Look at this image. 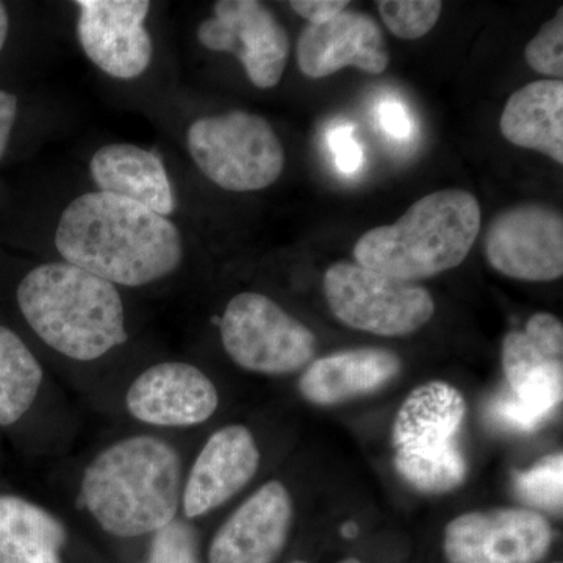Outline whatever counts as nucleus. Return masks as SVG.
I'll use <instances>...</instances> for the list:
<instances>
[{
    "instance_id": "1",
    "label": "nucleus",
    "mask_w": 563,
    "mask_h": 563,
    "mask_svg": "<svg viewBox=\"0 0 563 563\" xmlns=\"http://www.w3.org/2000/svg\"><path fill=\"white\" fill-rule=\"evenodd\" d=\"M55 247L63 262L114 287L154 284L184 262V240L169 218L102 191L85 192L63 210Z\"/></svg>"
},
{
    "instance_id": "2",
    "label": "nucleus",
    "mask_w": 563,
    "mask_h": 563,
    "mask_svg": "<svg viewBox=\"0 0 563 563\" xmlns=\"http://www.w3.org/2000/svg\"><path fill=\"white\" fill-rule=\"evenodd\" d=\"M80 498L111 536L132 539L158 532L179 512L180 455L158 437L122 439L87 466Z\"/></svg>"
},
{
    "instance_id": "3",
    "label": "nucleus",
    "mask_w": 563,
    "mask_h": 563,
    "mask_svg": "<svg viewBox=\"0 0 563 563\" xmlns=\"http://www.w3.org/2000/svg\"><path fill=\"white\" fill-rule=\"evenodd\" d=\"M16 298L33 332L73 361H96L128 342L118 288L70 263L36 266L21 280Z\"/></svg>"
},
{
    "instance_id": "4",
    "label": "nucleus",
    "mask_w": 563,
    "mask_h": 563,
    "mask_svg": "<svg viewBox=\"0 0 563 563\" xmlns=\"http://www.w3.org/2000/svg\"><path fill=\"white\" fill-rule=\"evenodd\" d=\"M481 221L472 192H431L395 224L363 233L354 246L355 262L393 279H429L462 265L479 236Z\"/></svg>"
},
{
    "instance_id": "5",
    "label": "nucleus",
    "mask_w": 563,
    "mask_h": 563,
    "mask_svg": "<svg viewBox=\"0 0 563 563\" xmlns=\"http://www.w3.org/2000/svg\"><path fill=\"white\" fill-rule=\"evenodd\" d=\"M187 146L203 176L222 190H263L284 172L279 136L265 118L247 111L232 110L192 122Z\"/></svg>"
},
{
    "instance_id": "6",
    "label": "nucleus",
    "mask_w": 563,
    "mask_h": 563,
    "mask_svg": "<svg viewBox=\"0 0 563 563\" xmlns=\"http://www.w3.org/2000/svg\"><path fill=\"white\" fill-rule=\"evenodd\" d=\"M220 331L224 351L240 368L266 376L301 372L318 351L314 333L262 292L233 296Z\"/></svg>"
},
{
    "instance_id": "7",
    "label": "nucleus",
    "mask_w": 563,
    "mask_h": 563,
    "mask_svg": "<svg viewBox=\"0 0 563 563\" xmlns=\"http://www.w3.org/2000/svg\"><path fill=\"white\" fill-rule=\"evenodd\" d=\"M324 295L336 320L373 335H410L435 313V302L426 288L357 263L332 265L324 274Z\"/></svg>"
},
{
    "instance_id": "8",
    "label": "nucleus",
    "mask_w": 563,
    "mask_h": 563,
    "mask_svg": "<svg viewBox=\"0 0 563 563\" xmlns=\"http://www.w3.org/2000/svg\"><path fill=\"white\" fill-rule=\"evenodd\" d=\"M206 49L235 55L261 90L277 87L290 55V38L268 7L257 0H220L198 27Z\"/></svg>"
},
{
    "instance_id": "9",
    "label": "nucleus",
    "mask_w": 563,
    "mask_h": 563,
    "mask_svg": "<svg viewBox=\"0 0 563 563\" xmlns=\"http://www.w3.org/2000/svg\"><path fill=\"white\" fill-rule=\"evenodd\" d=\"M553 537L537 510L499 507L454 518L444 529L443 548L450 563H537Z\"/></svg>"
},
{
    "instance_id": "10",
    "label": "nucleus",
    "mask_w": 563,
    "mask_h": 563,
    "mask_svg": "<svg viewBox=\"0 0 563 563\" xmlns=\"http://www.w3.org/2000/svg\"><path fill=\"white\" fill-rule=\"evenodd\" d=\"M485 255L510 279L551 282L563 274L562 214L539 203L503 210L485 235Z\"/></svg>"
},
{
    "instance_id": "11",
    "label": "nucleus",
    "mask_w": 563,
    "mask_h": 563,
    "mask_svg": "<svg viewBox=\"0 0 563 563\" xmlns=\"http://www.w3.org/2000/svg\"><path fill=\"white\" fill-rule=\"evenodd\" d=\"M77 36L92 65L113 79L132 80L146 73L154 55L147 32V0H79Z\"/></svg>"
},
{
    "instance_id": "12",
    "label": "nucleus",
    "mask_w": 563,
    "mask_h": 563,
    "mask_svg": "<svg viewBox=\"0 0 563 563\" xmlns=\"http://www.w3.org/2000/svg\"><path fill=\"white\" fill-rule=\"evenodd\" d=\"M220 395L198 366L163 362L141 373L125 395L135 420L158 428H190L213 417Z\"/></svg>"
},
{
    "instance_id": "13",
    "label": "nucleus",
    "mask_w": 563,
    "mask_h": 563,
    "mask_svg": "<svg viewBox=\"0 0 563 563\" xmlns=\"http://www.w3.org/2000/svg\"><path fill=\"white\" fill-rule=\"evenodd\" d=\"M295 506L279 481H269L225 520L211 540L209 563H274L290 536Z\"/></svg>"
},
{
    "instance_id": "14",
    "label": "nucleus",
    "mask_w": 563,
    "mask_h": 563,
    "mask_svg": "<svg viewBox=\"0 0 563 563\" xmlns=\"http://www.w3.org/2000/svg\"><path fill=\"white\" fill-rule=\"evenodd\" d=\"M296 60L303 76L324 79L346 66L368 74L384 73L390 54L374 18L346 9L324 24L303 27L296 44Z\"/></svg>"
},
{
    "instance_id": "15",
    "label": "nucleus",
    "mask_w": 563,
    "mask_h": 563,
    "mask_svg": "<svg viewBox=\"0 0 563 563\" xmlns=\"http://www.w3.org/2000/svg\"><path fill=\"white\" fill-rule=\"evenodd\" d=\"M261 466V451L246 426H224L211 433L196 457L181 492L185 517L213 512L251 483Z\"/></svg>"
},
{
    "instance_id": "16",
    "label": "nucleus",
    "mask_w": 563,
    "mask_h": 563,
    "mask_svg": "<svg viewBox=\"0 0 563 563\" xmlns=\"http://www.w3.org/2000/svg\"><path fill=\"white\" fill-rule=\"evenodd\" d=\"M401 368L399 355L380 347L333 352L307 366L299 391L314 406H336L383 390Z\"/></svg>"
},
{
    "instance_id": "17",
    "label": "nucleus",
    "mask_w": 563,
    "mask_h": 563,
    "mask_svg": "<svg viewBox=\"0 0 563 563\" xmlns=\"http://www.w3.org/2000/svg\"><path fill=\"white\" fill-rule=\"evenodd\" d=\"M91 179L99 191L120 196L168 218L177 201L161 155L131 143H114L95 152Z\"/></svg>"
},
{
    "instance_id": "18",
    "label": "nucleus",
    "mask_w": 563,
    "mask_h": 563,
    "mask_svg": "<svg viewBox=\"0 0 563 563\" xmlns=\"http://www.w3.org/2000/svg\"><path fill=\"white\" fill-rule=\"evenodd\" d=\"M466 417V401L453 385L432 380L404 399L393 422L396 450L433 451L455 444Z\"/></svg>"
},
{
    "instance_id": "19",
    "label": "nucleus",
    "mask_w": 563,
    "mask_h": 563,
    "mask_svg": "<svg viewBox=\"0 0 563 563\" xmlns=\"http://www.w3.org/2000/svg\"><path fill=\"white\" fill-rule=\"evenodd\" d=\"M499 129L518 147L563 163V81L537 80L515 91L504 107Z\"/></svg>"
},
{
    "instance_id": "20",
    "label": "nucleus",
    "mask_w": 563,
    "mask_h": 563,
    "mask_svg": "<svg viewBox=\"0 0 563 563\" xmlns=\"http://www.w3.org/2000/svg\"><path fill=\"white\" fill-rule=\"evenodd\" d=\"M65 526L38 504L0 495V563H62Z\"/></svg>"
},
{
    "instance_id": "21",
    "label": "nucleus",
    "mask_w": 563,
    "mask_h": 563,
    "mask_svg": "<svg viewBox=\"0 0 563 563\" xmlns=\"http://www.w3.org/2000/svg\"><path fill=\"white\" fill-rule=\"evenodd\" d=\"M503 369L509 388L539 374L563 372L562 321L551 313H536L525 331L506 335Z\"/></svg>"
},
{
    "instance_id": "22",
    "label": "nucleus",
    "mask_w": 563,
    "mask_h": 563,
    "mask_svg": "<svg viewBox=\"0 0 563 563\" xmlns=\"http://www.w3.org/2000/svg\"><path fill=\"white\" fill-rule=\"evenodd\" d=\"M562 391L563 372L529 377L496 396L488 407V418L503 431L531 433L561 406Z\"/></svg>"
},
{
    "instance_id": "23",
    "label": "nucleus",
    "mask_w": 563,
    "mask_h": 563,
    "mask_svg": "<svg viewBox=\"0 0 563 563\" xmlns=\"http://www.w3.org/2000/svg\"><path fill=\"white\" fill-rule=\"evenodd\" d=\"M43 368L27 344L0 325V426L20 421L35 402Z\"/></svg>"
},
{
    "instance_id": "24",
    "label": "nucleus",
    "mask_w": 563,
    "mask_h": 563,
    "mask_svg": "<svg viewBox=\"0 0 563 563\" xmlns=\"http://www.w3.org/2000/svg\"><path fill=\"white\" fill-rule=\"evenodd\" d=\"M395 468L406 483L432 495L454 490L468 473L457 443L444 450H396Z\"/></svg>"
},
{
    "instance_id": "25",
    "label": "nucleus",
    "mask_w": 563,
    "mask_h": 563,
    "mask_svg": "<svg viewBox=\"0 0 563 563\" xmlns=\"http://www.w3.org/2000/svg\"><path fill=\"white\" fill-rule=\"evenodd\" d=\"M515 490L537 509L562 512L563 455L543 457L526 472L515 474Z\"/></svg>"
},
{
    "instance_id": "26",
    "label": "nucleus",
    "mask_w": 563,
    "mask_h": 563,
    "mask_svg": "<svg viewBox=\"0 0 563 563\" xmlns=\"http://www.w3.org/2000/svg\"><path fill=\"white\" fill-rule=\"evenodd\" d=\"M377 7L388 31L409 41L428 35L443 10L440 0H383Z\"/></svg>"
},
{
    "instance_id": "27",
    "label": "nucleus",
    "mask_w": 563,
    "mask_h": 563,
    "mask_svg": "<svg viewBox=\"0 0 563 563\" xmlns=\"http://www.w3.org/2000/svg\"><path fill=\"white\" fill-rule=\"evenodd\" d=\"M525 58L536 73L561 80L563 76V9L540 29L525 49Z\"/></svg>"
},
{
    "instance_id": "28",
    "label": "nucleus",
    "mask_w": 563,
    "mask_h": 563,
    "mask_svg": "<svg viewBox=\"0 0 563 563\" xmlns=\"http://www.w3.org/2000/svg\"><path fill=\"white\" fill-rule=\"evenodd\" d=\"M146 563H201L190 526L174 520L155 532Z\"/></svg>"
},
{
    "instance_id": "29",
    "label": "nucleus",
    "mask_w": 563,
    "mask_h": 563,
    "mask_svg": "<svg viewBox=\"0 0 563 563\" xmlns=\"http://www.w3.org/2000/svg\"><path fill=\"white\" fill-rule=\"evenodd\" d=\"M329 147L335 158L336 168L343 174H354L361 169L363 151L354 136V125L340 124L328 135Z\"/></svg>"
},
{
    "instance_id": "30",
    "label": "nucleus",
    "mask_w": 563,
    "mask_h": 563,
    "mask_svg": "<svg viewBox=\"0 0 563 563\" xmlns=\"http://www.w3.org/2000/svg\"><path fill=\"white\" fill-rule=\"evenodd\" d=\"M347 0H292V11L309 21V24L320 25L331 21L336 14L347 9Z\"/></svg>"
},
{
    "instance_id": "31",
    "label": "nucleus",
    "mask_w": 563,
    "mask_h": 563,
    "mask_svg": "<svg viewBox=\"0 0 563 563\" xmlns=\"http://www.w3.org/2000/svg\"><path fill=\"white\" fill-rule=\"evenodd\" d=\"M379 124L384 132L395 140L409 139L410 132H412V121H410L406 107L395 99H388L380 103Z\"/></svg>"
},
{
    "instance_id": "32",
    "label": "nucleus",
    "mask_w": 563,
    "mask_h": 563,
    "mask_svg": "<svg viewBox=\"0 0 563 563\" xmlns=\"http://www.w3.org/2000/svg\"><path fill=\"white\" fill-rule=\"evenodd\" d=\"M18 117L16 96L9 91L0 90V158L5 154L11 132Z\"/></svg>"
},
{
    "instance_id": "33",
    "label": "nucleus",
    "mask_w": 563,
    "mask_h": 563,
    "mask_svg": "<svg viewBox=\"0 0 563 563\" xmlns=\"http://www.w3.org/2000/svg\"><path fill=\"white\" fill-rule=\"evenodd\" d=\"M10 31V18L9 11H7L5 5L0 2V51L5 46L7 36H9Z\"/></svg>"
},
{
    "instance_id": "34",
    "label": "nucleus",
    "mask_w": 563,
    "mask_h": 563,
    "mask_svg": "<svg viewBox=\"0 0 563 563\" xmlns=\"http://www.w3.org/2000/svg\"><path fill=\"white\" fill-rule=\"evenodd\" d=\"M357 532V529H355V526H344L343 533L346 537H352L354 533Z\"/></svg>"
},
{
    "instance_id": "35",
    "label": "nucleus",
    "mask_w": 563,
    "mask_h": 563,
    "mask_svg": "<svg viewBox=\"0 0 563 563\" xmlns=\"http://www.w3.org/2000/svg\"><path fill=\"white\" fill-rule=\"evenodd\" d=\"M342 563H362V562L357 561V559H346V561H343Z\"/></svg>"
},
{
    "instance_id": "36",
    "label": "nucleus",
    "mask_w": 563,
    "mask_h": 563,
    "mask_svg": "<svg viewBox=\"0 0 563 563\" xmlns=\"http://www.w3.org/2000/svg\"><path fill=\"white\" fill-rule=\"evenodd\" d=\"M291 563H307V562H302V561H295V562H291Z\"/></svg>"
},
{
    "instance_id": "37",
    "label": "nucleus",
    "mask_w": 563,
    "mask_h": 563,
    "mask_svg": "<svg viewBox=\"0 0 563 563\" xmlns=\"http://www.w3.org/2000/svg\"><path fill=\"white\" fill-rule=\"evenodd\" d=\"M554 563H561V562H554Z\"/></svg>"
}]
</instances>
